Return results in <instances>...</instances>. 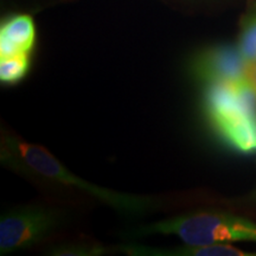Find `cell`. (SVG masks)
I'll return each instance as SVG.
<instances>
[{"label":"cell","instance_id":"6da1fadb","mask_svg":"<svg viewBox=\"0 0 256 256\" xmlns=\"http://www.w3.org/2000/svg\"><path fill=\"white\" fill-rule=\"evenodd\" d=\"M211 124L241 152L256 151V95L248 84H211L206 98Z\"/></svg>","mask_w":256,"mask_h":256},{"label":"cell","instance_id":"7a4b0ae2","mask_svg":"<svg viewBox=\"0 0 256 256\" xmlns=\"http://www.w3.org/2000/svg\"><path fill=\"white\" fill-rule=\"evenodd\" d=\"M6 146H8L6 150L11 153L12 158L17 159L19 164L25 166V168L28 171L49 179L51 182L54 180L56 183L78 188L84 192L86 194L108 204L114 209L126 211V212H140V211L146 210L151 204L148 198L120 194V192L100 188L76 177L42 146L22 142L19 139H8Z\"/></svg>","mask_w":256,"mask_h":256},{"label":"cell","instance_id":"3957f363","mask_svg":"<svg viewBox=\"0 0 256 256\" xmlns=\"http://www.w3.org/2000/svg\"><path fill=\"white\" fill-rule=\"evenodd\" d=\"M142 235H174L185 244L206 246L235 241L256 242V223L226 214L198 212L146 226Z\"/></svg>","mask_w":256,"mask_h":256},{"label":"cell","instance_id":"277c9868","mask_svg":"<svg viewBox=\"0 0 256 256\" xmlns=\"http://www.w3.org/2000/svg\"><path fill=\"white\" fill-rule=\"evenodd\" d=\"M62 222L60 211L25 206L6 211L0 218V254L23 250L43 241Z\"/></svg>","mask_w":256,"mask_h":256},{"label":"cell","instance_id":"5b68a950","mask_svg":"<svg viewBox=\"0 0 256 256\" xmlns=\"http://www.w3.org/2000/svg\"><path fill=\"white\" fill-rule=\"evenodd\" d=\"M248 62L238 46H220L202 51L191 63L194 78L208 84L229 83L248 84L246 78Z\"/></svg>","mask_w":256,"mask_h":256},{"label":"cell","instance_id":"8992f818","mask_svg":"<svg viewBox=\"0 0 256 256\" xmlns=\"http://www.w3.org/2000/svg\"><path fill=\"white\" fill-rule=\"evenodd\" d=\"M36 30L30 16L19 14L6 20L0 28V57L30 54Z\"/></svg>","mask_w":256,"mask_h":256},{"label":"cell","instance_id":"52a82bcc","mask_svg":"<svg viewBox=\"0 0 256 256\" xmlns=\"http://www.w3.org/2000/svg\"><path fill=\"white\" fill-rule=\"evenodd\" d=\"M121 252L130 255H145V256H252L240 249L224 244V243H216V244L206 246H192L185 244L184 247L176 248H150L142 246H126L121 247Z\"/></svg>","mask_w":256,"mask_h":256},{"label":"cell","instance_id":"ba28073f","mask_svg":"<svg viewBox=\"0 0 256 256\" xmlns=\"http://www.w3.org/2000/svg\"><path fill=\"white\" fill-rule=\"evenodd\" d=\"M30 68L28 54L0 57V81L4 84H14L24 78Z\"/></svg>","mask_w":256,"mask_h":256},{"label":"cell","instance_id":"9c48e42d","mask_svg":"<svg viewBox=\"0 0 256 256\" xmlns=\"http://www.w3.org/2000/svg\"><path fill=\"white\" fill-rule=\"evenodd\" d=\"M238 49L247 62L256 60V12L243 22Z\"/></svg>","mask_w":256,"mask_h":256},{"label":"cell","instance_id":"30bf717a","mask_svg":"<svg viewBox=\"0 0 256 256\" xmlns=\"http://www.w3.org/2000/svg\"><path fill=\"white\" fill-rule=\"evenodd\" d=\"M107 249L95 243L78 242V243H66L57 246L51 249L52 255H81V256H94L104 254Z\"/></svg>","mask_w":256,"mask_h":256},{"label":"cell","instance_id":"8fae6325","mask_svg":"<svg viewBox=\"0 0 256 256\" xmlns=\"http://www.w3.org/2000/svg\"><path fill=\"white\" fill-rule=\"evenodd\" d=\"M246 78H247L248 86L256 95V60L255 62L248 63L247 72H246Z\"/></svg>","mask_w":256,"mask_h":256}]
</instances>
